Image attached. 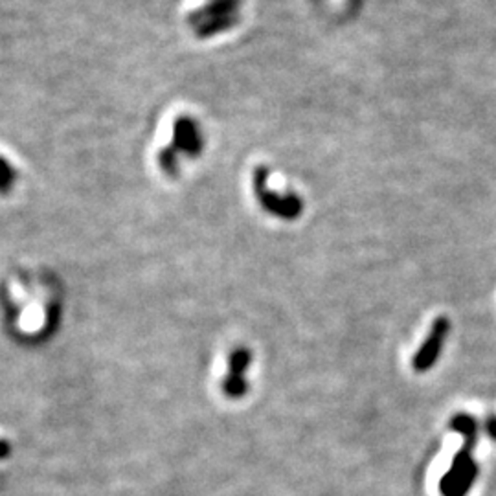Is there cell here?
Listing matches in <instances>:
<instances>
[{"instance_id": "1", "label": "cell", "mask_w": 496, "mask_h": 496, "mask_svg": "<svg viewBox=\"0 0 496 496\" xmlns=\"http://www.w3.org/2000/svg\"><path fill=\"white\" fill-rule=\"evenodd\" d=\"M452 428L459 432L465 443L461 451L454 456L451 471L443 476L440 484V491L443 496H465L469 492L473 482L478 475V465L475 463L471 452L478 442V425L467 414H458L451 421Z\"/></svg>"}, {"instance_id": "2", "label": "cell", "mask_w": 496, "mask_h": 496, "mask_svg": "<svg viewBox=\"0 0 496 496\" xmlns=\"http://www.w3.org/2000/svg\"><path fill=\"white\" fill-rule=\"evenodd\" d=\"M447 333H449V320L447 318H438L436 322L432 324V329H430V333L425 340L423 348L414 357V368L417 371H426L430 366H434V362L438 360Z\"/></svg>"}, {"instance_id": "3", "label": "cell", "mask_w": 496, "mask_h": 496, "mask_svg": "<svg viewBox=\"0 0 496 496\" xmlns=\"http://www.w3.org/2000/svg\"><path fill=\"white\" fill-rule=\"evenodd\" d=\"M251 364V353L246 350H237L230 357V374L225 381V392L230 397H241L246 392L244 371Z\"/></svg>"}, {"instance_id": "4", "label": "cell", "mask_w": 496, "mask_h": 496, "mask_svg": "<svg viewBox=\"0 0 496 496\" xmlns=\"http://www.w3.org/2000/svg\"><path fill=\"white\" fill-rule=\"evenodd\" d=\"M485 426H487V434H489V436L496 440V419H487Z\"/></svg>"}]
</instances>
